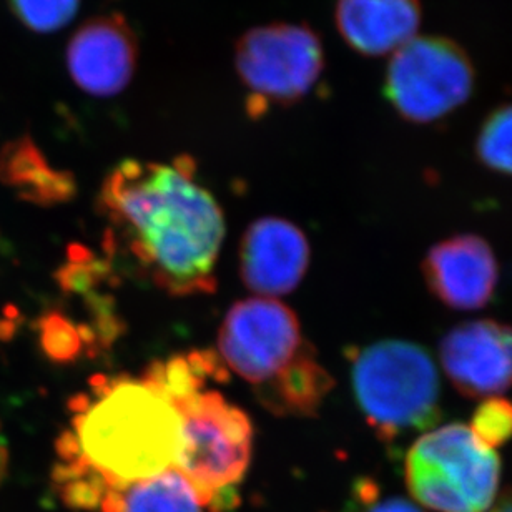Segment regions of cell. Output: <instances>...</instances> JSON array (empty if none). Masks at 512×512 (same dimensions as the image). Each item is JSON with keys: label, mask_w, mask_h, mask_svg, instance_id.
Wrapping results in <instances>:
<instances>
[{"label": "cell", "mask_w": 512, "mask_h": 512, "mask_svg": "<svg viewBox=\"0 0 512 512\" xmlns=\"http://www.w3.org/2000/svg\"><path fill=\"white\" fill-rule=\"evenodd\" d=\"M99 207L110 252L125 256L152 285L175 296L215 290L225 220L190 158L125 160L105 178Z\"/></svg>", "instance_id": "6da1fadb"}, {"label": "cell", "mask_w": 512, "mask_h": 512, "mask_svg": "<svg viewBox=\"0 0 512 512\" xmlns=\"http://www.w3.org/2000/svg\"><path fill=\"white\" fill-rule=\"evenodd\" d=\"M70 409L72 428L62 436L107 478L130 483L175 468L182 419L147 376L95 380Z\"/></svg>", "instance_id": "7a4b0ae2"}, {"label": "cell", "mask_w": 512, "mask_h": 512, "mask_svg": "<svg viewBox=\"0 0 512 512\" xmlns=\"http://www.w3.org/2000/svg\"><path fill=\"white\" fill-rule=\"evenodd\" d=\"M218 358L252 386L268 411L310 388L325 370L295 311L263 296L228 310L218 331Z\"/></svg>", "instance_id": "3957f363"}, {"label": "cell", "mask_w": 512, "mask_h": 512, "mask_svg": "<svg viewBox=\"0 0 512 512\" xmlns=\"http://www.w3.org/2000/svg\"><path fill=\"white\" fill-rule=\"evenodd\" d=\"M351 384L366 423L384 443L429 431L441 418V386L424 348L381 340L351 355Z\"/></svg>", "instance_id": "277c9868"}, {"label": "cell", "mask_w": 512, "mask_h": 512, "mask_svg": "<svg viewBox=\"0 0 512 512\" xmlns=\"http://www.w3.org/2000/svg\"><path fill=\"white\" fill-rule=\"evenodd\" d=\"M409 493L438 512H486L498 499L501 461L469 426L446 424L416 439L404 459Z\"/></svg>", "instance_id": "5b68a950"}, {"label": "cell", "mask_w": 512, "mask_h": 512, "mask_svg": "<svg viewBox=\"0 0 512 512\" xmlns=\"http://www.w3.org/2000/svg\"><path fill=\"white\" fill-rule=\"evenodd\" d=\"M172 404L182 419L175 469L207 493L233 491L252 461L253 426L247 413L208 386Z\"/></svg>", "instance_id": "8992f818"}, {"label": "cell", "mask_w": 512, "mask_h": 512, "mask_svg": "<svg viewBox=\"0 0 512 512\" xmlns=\"http://www.w3.org/2000/svg\"><path fill=\"white\" fill-rule=\"evenodd\" d=\"M476 70L461 45L439 35H416L389 60L384 95L401 119L434 124L473 95Z\"/></svg>", "instance_id": "52a82bcc"}, {"label": "cell", "mask_w": 512, "mask_h": 512, "mask_svg": "<svg viewBox=\"0 0 512 512\" xmlns=\"http://www.w3.org/2000/svg\"><path fill=\"white\" fill-rule=\"evenodd\" d=\"M235 65L253 105H291L318 84L325 50L308 25H263L238 40Z\"/></svg>", "instance_id": "ba28073f"}, {"label": "cell", "mask_w": 512, "mask_h": 512, "mask_svg": "<svg viewBox=\"0 0 512 512\" xmlns=\"http://www.w3.org/2000/svg\"><path fill=\"white\" fill-rule=\"evenodd\" d=\"M443 370L466 398H494L512 388V326L496 320L468 321L444 335Z\"/></svg>", "instance_id": "9c48e42d"}, {"label": "cell", "mask_w": 512, "mask_h": 512, "mask_svg": "<svg viewBox=\"0 0 512 512\" xmlns=\"http://www.w3.org/2000/svg\"><path fill=\"white\" fill-rule=\"evenodd\" d=\"M421 270L431 295L451 310H481L498 288L499 266L493 248L474 233L436 243L426 253Z\"/></svg>", "instance_id": "30bf717a"}, {"label": "cell", "mask_w": 512, "mask_h": 512, "mask_svg": "<svg viewBox=\"0 0 512 512\" xmlns=\"http://www.w3.org/2000/svg\"><path fill=\"white\" fill-rule=\"evenodd\" d=\"M137 39L119 14L85 22L67 47L69 74L94 97H114L132 82L137 69Z\"/></svg>", "instance_id": "8fae6325"}, {"label": "cell", "mask_w": 512, "mask_h": 512, "mask_svg": "<svg viewBox=\"0 0 512 512\" xmlns=\"http://www.w3.org/2000/svg\"><path fill=\"white\" fill-rule=\"evenodd\" d=\"M310 265V245L300 228L283 218L256 220L242 240L240 271L248 290L275 298L295 290Z\"/></svg>", "instance_id": "7c38bea8"}, {"label": "cell", "mask_w": 512, "mask_h": 512, "mask_svg": "<svg viewBox=\"0 0 512 512\" xmlns=\"http://www.w3.org/2000/svg\"><path fill=\"white\" fill-rule=\"evenodd\" d=\"M421 0H338L336 27L366 57L393 55L418 35Z\"/></svg>", "instance_id": "4fadbf2b"}, {"label": "cell", "mask_w": 512, "mask_h": 512, "mask_svg": "<svg viewBox=\"0 0 512 512\" xmlns=\"http://www.w3.org/2000/svg\"><path fill=\"white\" fill-rule=\"evenodd\" d=\"M237 499L235 491L212 494L198 488L178 469L150 478L112 481L100 512H225Z\"/></svg>", "instance_id": "5bb4252c"}, {"label": "cell", "mask_w": 512, "mask_h": 512, "mask_svg": "<svg viewBox=\"0 0 512 512\" xmlns=\"http://www.w3.org/2000/svg\"><path fill=\"white\" fill-rule=\"evenodd\" d=\"M0 182L25 202L57 205L75 193L74 178L55 170L30 137L15 138L0 150Z\"/></svg>", "instance_id": "9a60e30c"}, {"label": "cell", "mask_w": 512, "mask_h": 512, "mask_svg": "<svg viewBox=\"0 0 512 512\" xmlns=\"http://www.w3.org/2000/svg\"><path fill=\"white\" fill-rule=\"evenodd\" d=\"M476 155L484 167L512 177V104L493 110L476 140Z\"/></svg>", "instance_id": "2e32d148"}, {"label": "cell", "mask_w": 512, "mask_h": 512, "mask_svg": "<svg viewBox=\"0 0 512 512\" xmlns=\"http://www.w3.org/2000/svg\"><path fill=\"white\" fill-rule=\"evenodd\" d=\"M9 4L27 29L49 34L64 29L74 19L80 0H9Z\"/></svg>", "instance_id": "e0dca14e"}, {"label": "cell", "mask_w": 512, "mask_h": 512, "mask_svg": "<svg viewBox=\"0 0 512 512\" xmlns=\"http://www.w3.org/2000/svg\"><path fill=\"white\" fill-rule=\"evenodd\" d=\"M469 429L488 448L508 443L512 439V401L501 396L483 399L474 411Z\"/></svg>", "instance_id": "ac0fdd59"}, {"label": "cell", "mask_w": 512, "mask_h": 512, "mask_svg": "<svg viewBox=\"0 0 512 512\" xmlns=\"http://www.w3.org/2000/svg\"><path fill=\"white\" fill-rule=\"evenodd\" d=\"M40 345L54 361H70L79 355L82 335L59 313H49L40 320Z\"/></svg>", "instance_id": "d6986e66"}, {"label": "cell", "mask_w": 512, "mask_h": 512, "mask_svg": "<svg viewBox=\"0 0 512 512\" xmlns=\"http://www.w3.org/2000/svg\"><path fill=\"white\" fill-rule=\"evenodd\" d=\"M366 512H421L418 506L409 503L406 499L388 498L383 501H373Z\"/></svg>", "instance_id": "ffe728a7"}, {"label": "cell", "mask_w": 512, "mask_h": 512, "mask_svg": "<svg viewBox=\"0 0 512 512\" xmlns=\"http://www.w3.org/2000/svg\"><path fill=\"white\" fill-rule=\"evenodd\" d=\"M491 512H512V488L494 503V509Z\"/></svg>", "instance_id": "44dd1931"}, {"label": "cell", "mask_w": 512, "mask_h": 512, "mask_svg": "<svg viewBox=\"0 0 512 512\" xmlns=\"http://www.w3.org/2000/svg\"><path fill=\"white\" fill-rule=\"evenodd\" d=\"M15 321H0V340H7L14 335Z\"/></svg>", "instance_id": "7402d4cb"}]
</instances>
